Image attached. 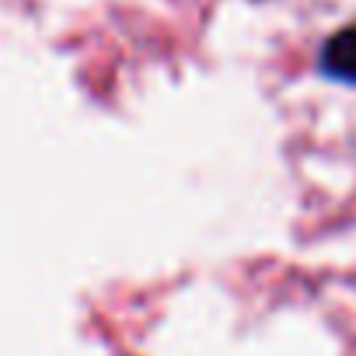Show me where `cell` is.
<instances>
[{
	"instance_id": "obj_1",
	"label": "cell",
	"mask_w": 356,
	"mask_h": 356,
	"mask_svg": "<svg viewBox=\"0 0 356 356\" xmlns=\"http://www.w3.org/2000/svg\"><path fill=\"white\" fill-rule=\"evenodd\" d=\"M321 67H325L328 77L346 81V84H356V25L342 29L339 35H332L325 42Z\"/></svg>"
}]
</instances>
